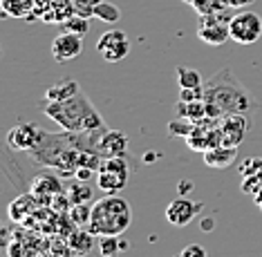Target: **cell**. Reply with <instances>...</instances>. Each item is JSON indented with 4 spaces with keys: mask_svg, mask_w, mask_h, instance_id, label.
I'll list each match as a JSON object with an SVG mask.
<instances>
[{
    "mask_svg": "<svg viewBox=\"0 0 262 257\" xmlns=\"http://www.w3.org/2000/svg\"><path fill=\"white\" fill-rule=\"evenodd\" d=\"M204 103L206 114L222 119L229 114H244L251 119L260 110L258 101L229 67H222L217 74L204 81Z\"/></svg>",
    "mask_w": 262,
    "mask_h": 257,
    "instance_id": "1",
    "label": "cell"
},
{
    "mask_svg": "<svg viewBox=\"0 0 262 257\" xmlns=\"http://www.w3.org/2000/svg\"><path fill=\"white\" fill-rule=\"evenodd\" d=\"M43 112L54 123L61 125L65 132H94V130L103 128V116L83 92H76L74 97L65 101L45 103Z\"/></svg>",
    "mask_w": 262,
    "mask_h": 257,
    "instance_id": "2",
    "label": "cell"
},
{
    "mask_svg": "<svg viewBox=\"0 0 262 257\" xmlns=\"http://www.w3.org/2000/svg\"><path fill=\"white\" fill-rule=\"evenodd\" d=\"M133 224V208L121 195H105L92 204L90 228L97 237L123 235Z\"/></svg>",
    "mask_w": 262,
    "mask_h": 257,
    "instance_id": "3",
    "label": "cell"
},
{
    "mask_svg": "<svg viewBox=\"0 0 262 257\" xmlns=\"http://www.w3.org/2000/svg\"><path fill=\"white\" fill-rule=\"evenodd\" d=\"M231 40L237 45H253L262 36V18L255 11H240L229 22Z\"/></svg>",
    "mask_w": 262,
    "mask_h": 257,
    "instance_id": "4",
    "label": "cell"
},
{
    "mask_svg": "<svg viewBox=\"0 0 262 257\" xmlns=\"http://www.w3.org/2000/svg\"><path fill=\"white\" fill-rule=\"evenodd\" d=\"M233 16L217 14V16H200V25H198V38L206 45L220 47L231 38L229 32V22Z\"/></svg>",
    "mask_w": 262,
    "mask_h": 257,
    "instance_id": "5",
    "label": "cell"
},
{
    "mask_svg": "<svg viewBox=\"0 0 262 257\" xmlns=\"http://www.w3.org/2000/svg\"><path fill=\"white\" fill-rule=\"evenodd\" d=\"M97 52L103 56V61L108 63H119L130 54V40L126 32L121 29H110V32L101 34L99 43H97Z\"/></svg>",
    "mask_w": 262,
    "mask_h": 257,
    "instance_id": "6",
    "label": "cell"
},
{
    "mask_svg": "<svg viewBox=\"0 0 262 257\" xmlns=\"http://www.w3.org/2000/svg\"><path fill=\"white\" fill-rule=\"evenodd\" d=\"M94 150L103 159L121 157L128 150V134L121 132V130H108L103 125L101 130H97V136H94Z\"/></svg>",
    "mask_w": 262,
    "mask_h": 257,
    "instance_id": "7",
    "label": "cell"
},
{
    "mask_svg": "<svg viewBox=\"0 0 262 257\" xmlns=\"http://www.w3.org/2000/svg\"><path fill=\"white\" fill-rule=\"evenodd\" d=\"M43 130L34 123H16L7 132V146L14 152H32L38 146Z\"/></svg>",
    "mask_w": 262,
    "mask_h": 257,
    "instance_id": "8",
    "label": "cell"
},
{
    "mask_svg": "<svg viewBox=\"0 0 262 257\" xmlns=\"http://www.w3.org/2000/svg\"><path fill=\"white\" fill-rule=\"evenodd\" d=\"M202 211V204H195L188 197H177L172 199L168 206H166V219H168L170 226H177V228H184L198 217V213Z\"/></svg>",
    "mask_w": 262,
    "mask_h": 257,
    "instance_id": "9",
    "label": "cell"
},
{
    "mask_svg": "<svg viewBox=\"0 0 262 257\" xmlns=\"http://www.w3.org/2000/svg\"><path fill=\"white\" fill-rule=\"evenodd\" d=\"M251 119L244 114H229L220 119V132H222V143L231 148H237L244 141V136L249 132V123Z\"/></svg>",
    "mask_w": 262,
    "mask_h": 257,
    "instance_id": "10",
    "label": "cell"
},
{
    "mask_svg": "<svg viewBox=\"0 0 262 257\" xmlns=\"http://www.w3.org/2000/svg\"><path fill=\"white\" fill-rule=\"evenodd\" d=\"M29 193H32L40 204H52L56 195L65 193L61 177L50 175V172H43V175H34V179L29 181Z\"/></svg>",
    "mask_w": 262,
    "mask_h": 257,
    "instance_id": "11",
    "label": "cell"
},
{
    "mask_svg": "<svg viewBox=\"0 0 262 257\" xmlns=\"http://www.w3.org/2000/svg\"><path fill=\"white\" fill-rule=\"evenodd\" d=\"M81 52H83V38L81 36L61 32L54 40H52V56H54L58 63L72 61V58H76Z\"/></svg>",
    "mask_w": 262,
    "mask_h": 257,
    "instance_id": "12",
    "label": "cell"
},
{
    "mask_svg": "<svg viewBox=\"0 0 262 257\" xmlns=\"http://www.w3.org/2000/svg\"><path fill=\"white\" fill-rule=\"evenodd\" d=\"M128 170H99L97 172V186L105 195H119L128 186Z\"/></svg>",
    "mask_w": 262,
    "mask_h": 257,
    "instance_id": "13",
    "label": "cell"
},
{
    "mask_svg": "<svg viewBox=\"0 0 262 257\" xmlns=\"http://www.w3.org/2000/svg\"><path fill=\"white\" fill-rule=\"evenodd\" d=\"M235 157H237V148L217 146V148H211V150L204 152V163L208 168L224 170V168H229V166H233Z\"/></svg>",
    "mask_w": 262,
    "mask_h": 257,
    "instance_id": "14",
    "label": "cell"
},
{
    "mask_svg": "<svg viewBox=\"0 0 262 257\" xmlns=\"http://www.w3.org/2000/svg\"><path fill=\"white\" fill-rule=\"evenodd\" d=\"M94 232L90 228H76L70 232L68 237V244H70V250H72V255H79V257H85L92 253L94 248Z\"/></svg>",
    "mask_w": 262,
    "mask_h": 257,
    "instance_id": "15",
    "label": "cell"
},
{
    "mask_svg": "<svg viewBox=\"0 0 262 257\" xmlns=\"http://www.w3.org/2000/svg\"><path fill=\"white\" fill-rule=\"evenodd\" d=\"M36 201L38 199L32 193L16 197V199L9 204V217L14 219V222H23L29 213H36V211H34V208H36Z\"/></svg>",
    "mask_w": 262,
    "mask_h": 257,
    "instance_id": "16",
    "label": "cell"
},
{
    "mask_svg": "<svg viewBox=\"0 0 262 257\" xmlns=\"http://www.w3.org/2000/svg\"><path fill=\"white\" fill-rule=\"evenodd\" d=\"M76 92H81L79 83L72 81V79H65L61 83H56V85H52L50 89L45 92V103H56V101H65L70 97H74Z\"/></svg>",
    "mask_w": 262,
    "mask_h": 257,
    "instance_id": "17",
    "label": "cell"
},
{
    "mask_svg": "<svg viewBox=\"0 0 262 257\" xmlns=\"http://www.w3.org/2000/svg\"><path fill=\"white\" fill-rule=\"evenodd\" d=\"M5 16L9 18H27L32 16L36 0H0Z\"/></svg>",
    "mask_w": 262,
    "mask_h": 257,
    "instance_id": "18",
    "label": "cell"
},
{
    "mask_svg": "<svg viewBox=\"0 0 262 257\" xmlns=\"http://www.w3.org/2000/svg\"><path fill=\"white\" fill-rule=\"evenodd\" d=\"M177 116L188 119V121H200V119L208 116V114H206V103H204V99L190 101V103H186V101H177Z\"/></svg>",
    "mask_w": 262,
    "mask_h": 257,
    "instance_id": "19",
    "label": "cell"
},
{
    "mask_svg": "<svg viewBox=\"0 0 262 257\" xmlns=\"http://www.w3.org/2000/svg\"><path fill=\"white\" fill-rule=\"evenodd\" d=\"M193 9L200 16H217V14H226L229 7L224 5V0H190Z\"/></svg>",
    "mask_w": 262,
    "mask_h": 257,
    "instance_id": "20",
    "label": "cell"
},
{
    "mask_svg": "<svg viewBox=\"0 0 262 257\" xmlns=\"http://www.w3.org/2000/svg\"><path fill=\"white\" fill-rule=\"evenodd\" d=\"M177 83L180 87H204V79L195 67H177Z\"/></svg>",
    "mask_w": 262,
    "mask_h": 257,
    "instance_id": "21",
    "label": "cell"
},
{
    "mask_svg": "<svg viewBox=\"0 0 262 257\" xmlns=\"http://www.w3.org/2000/svg\"><path fill=\"white\" fill-rule=\"evenodd\" d=\"M68 217L76 228H85L90 226V217H92V208L88 204H72V208L68 211Z\"/></svg>",
    "mask_w": 262,
    "mask_h": 257,
    "instance_id": "22",
    "label": "cell"
},
{
    "mask_svg": "<svg viewBox=\"0 0 262 257\" xmlns=\"http://www.w3.org/2000/svg\"><path fill=\"white\" fill-rule=\"evenodd\" d=\"M88 29H90V18H83V16H76V14L61 22V32L81 36V38L88 34Z\"/></svg>",
    "mask_w": 262,
    "mask_h": 257,
    "instance_id": "23",
    "label": "cell"
},
{
    "mask_svg": "<svg viewBox=\"0 0 262 257\" xmlns=\"http://www.w3.org/2000/svg\"><path fill=\"white\" fill-rule=\"evenodd\" d=\"M128 244L119 242V235H108V237H101L99 242V250L103 257H117L121 250H126Z\"/></svg>",
    "mask_w": 262,
    "mask_h": 257,
    "instance_id": "24",
    "label": "cell"
},
{
    "mask_svg": "<svg viewBox=\"0 0 262 257\" xmlns=\"http://www.w3.org/2000/svg\"><path fill=\"white\" fill-rule=\"evenodd\" d=\"M94 18H99V20L103 22H117L119 18H121V11L115 3H105V0H101L97 5V9H94Z\"/></svg>",
    "mask_w": 262,
    "mask_h": 257,
    "instance_id": "25",
    "label": "cell"
},
{
    "mask_svg": "<svg viewBox=\"0 0 262 257\" xmlns=\"http://www.w3.org/2000/svg\"><path fill=\"white\" fill-rule=\"evenodd\" d=\"M68 197H70V201L72 204H88V201H92V190L88 188V186H83V181L79 183H72L68 190Z\"/></svg>",
    "mask_w": 262,
    "mask_h": 257,
    "instance_id": "26",
    "label": "cell"
},
{
    "mask_svg": "<svg viewBox=\"0 0 262 257\" xmlns=\"http://www.w3.org/2000/svg\"><path fill=\"white\" fill-rule=\"evenodd\" d=\"M195 128V121H188V119H175V121L168 123V134L170 136H182V139H186V136L193 132Z\"/></svg>",
    "mask_w": 262,
    "mask_h": 257,
    "instance_id": "27",
    "label": "cell"
},
{
    "mask_svg": "<svg viewBox=\"0 0 262 257\" xmlns=\"http://www.w3.org/2000/svg\"><path fill=\"white\" fill-rule=\"evenodd\" d=\"M101 0H72V9L76 16H83V18H90L94 16V9Z\"/></svg>",
    "mask_w": 262,
    "mask_h": 257,
    "instance_id": "28",
    "label": "cell"
},
{
    "mask_svg": "<svg viewBox=\"0 0 262 257\" xmlns=\"http://www.w3.org/2000/svg\"><path fill=\"white\" fill-rule=\"evenodd\" d=\"M180 257H208V255H206L204 246H200V244H188V246L182 248Z\"/></svg>",
    "mask_w": 262,
    "mask_h": 257,
    "instance_id": "29",
    "label": "cell"
},
{
    "mask_svg": "<svg viewBox=\"0 0 262 257\" xmlns=\"http://www.w3.org/2000/svg\"><path fill=\"white\" fill-rule=\"evenodd\" d=\"M9 257H32V255L27 253V248L23 246V244L16 242V244H11L9 246Z\"/></svg>",
    "mask_w": 262,
    "mask_h": 257,
    "instance_id": "30",
    "label": "cell"
},
{
    "mask_svg": "<svg viewBox=\"0 0 262 257\" xmlns=\"http://www.w3.org/2000/svg\"><path fill=\"white\" fill-rule=\"evenodd\" d=\"M255 0H224V5L229 9H240V7H247V5H253Z\"/></svg>",
    "mask_w": 262,
    "mask_h": 257,
    "instance_id": "31",
    "label": "cell"
},
{
    "mask_svg": "<svg viewBox=\"0 0 262 257\" xmlns=\"http://www.w3.org/2000/svg\"><path fill=\"white\" fill-rule=\"evenodd\" d=\"M213 226H215V219H213V217H206L204 222H202V230H204V232H211Z\"/></svg>",
    "mask_w": 262,
    "mask_h": 257,
    "instance_id": "32",
    "label": "cell"
},
{
    "mask_svg": "<svg viewBox=\"0 0 262 257\" xmlns=\"http://www.w3.org/2000/svg\"><path fill=\"white\" fill-rule=\"evenodd\" d=\"M184 3H190V0H184Z\"/></svg>",
    "mask_w": 262,
    "mask_h": 257,
    "instance_id": "33",
    "label": "cell"
}]
</instances>
